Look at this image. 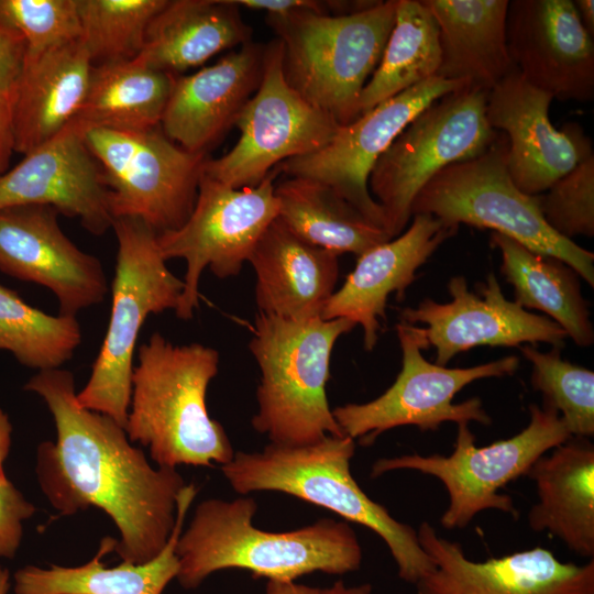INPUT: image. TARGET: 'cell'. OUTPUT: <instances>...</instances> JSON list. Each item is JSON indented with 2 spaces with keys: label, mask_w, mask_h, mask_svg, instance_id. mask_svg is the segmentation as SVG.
<instances>
[{
  "label": "cell",
  "mask_w": 594,
  "mask_h": 594,
  "mask_svg": "<svg viewBox=\"0 0 594 594\" xmlns=\"http://www.w3.org/2000/svg\"><path fill=\"white\" fill-rule=\"evenodd\" d=\"M24 389L43 398L55 424L56 441L38 446L35 468L50 504L62 516L103 510L119 531L114 551L122 561L154 559L169 539L186 485L176 468H153L123 427L81 407L72 372L40 371Z\"/></svg>",
  "instance_id": "6da1fadb"
},
{
  "label": "cell",
  "mask_w": 594,
  "mask_h": 594,
  "mask_svg": "<svg viewBox=\"0 0 594 594\" xmlns=\"http://www.w3.org/2000/svg\"><path fill=\"white\" fill-rule=\"evenodd\" d=\"M253 497L205 499L179 536L176 579L196 588L213 572L244 569L268 581L294 582L314 572L345 574L360 569L362 548L346 521L326 518L299 529L272 532L256 528Z\"/></svg>",
  "instance_id": "7a4b0ae2"
},
{
  "label": "cell",
  "mask_w": 594,
  "mask_h": 594,
  "mask_svg": "<svg viewBox=\"0 0 594 594\" xmlns=\"http://www.w3.org/2000/svg\"><path fill=\"white\" fill-rule=\"evenodd\" d=\"M135 358L124 428L129 440L148 448L157 466L229 463L232 444L206 406L218 351L200 343L176 345L154 332Z\"/></svg>",
  "instance_id": "3957f363"
},
{
  "label": "cell",
  "mask_w": 594,
  "mask_h": 594,
  "mask_svg": "<svg viewBox=\"0 0 594 594\" xmlns=\"http://www.w3.org/2000/svg\"><path fill=\"white\" fill-rule=\"evenodd\" d=\"M354 452V439L328 435L304 446L270 443L261 452H237L221 470L240 494L285 493L371 529L387 546L398 576L415 584L435 569V562L421 548L417 531L359 486L350 469Z\"/></svg>",
  "instance_id": "277c9868"
},
{
  "label": "cell",
  "mask_w": 594,
  "mask_h": 594,
  "mask_svg": "<svg viewBox=\"0 0 594 594\" xmlns=\"http://www.w3.org/2000/svg\"><path fill=\"white\" fill-rule=\"evenodd\" d=\"M354 327L345 318L296 321L256 315L249 343L261 372L254 430L279 446L345 436L329 407L326 385L333 346Z\"/></svg>",
  "instance_id": "5b68a950"
},
{
  "label": "cell",
  "mask_w": 594,
  "mask_h": 594,
  "mask_svg": "<svg viewBox=\"0 0 594 594\" xmlns=\"http://www.w3.org/2000/svg\"><path fill=\"white\" fill-rule=\"evenodd\" d=\"M397 0L343 15L299 10L266 15L283 47L287 84L340 127L360 117V97L394 26Z\"/></svg>",
  "instance_id": "8992f818"
},
{
  "label": "cell",
  "mask_w": 594,
  "mask_h": 594,
  "mask_svg": "<svg viewBox=\"0 0 594 594\" xmlns=\"http://www.w3.org/2000/svg\"><path fill=\"white\" fill-rule=\"evenodd\" d=\"M118 252L107 331L78 404L125 428L140 330L150 315L176 309L184 280L166 266L157 233L136 218L112 223Z\"/></svg>",
  "instance_id": "52a82bcc"
},
{
  "label": "cell",
  "mask_w": 594,
  "mask_h": 594,
  "mask_svg": "<svg viewBox=\"0 0 594 594\" xmlns=\"http://www.w3.org/2000/svg\"><path fill=\"white\" fill-rule=\"evenodd\" d=\"M504 134L476 157L454 163L433 176L418 193L411 216L430 215L446 226L465 223L493 229L531 251L559 258L594 286V254L556 233L544 221L537 195L513 182Z\"/></svg>",
  "instance_id": "ba28073f"
},
{
  "label": "cell",
  "mask_w": 594,
  "mask_h": 594,
  "mask_svg": "<svg viewBox=\"0 0 594 594\" xmlns=\"http://www.w3.org/2000/svg\"><path fill=\"white\" fill-rule=\"evenodd\" d=\"M529 414V424L520 432L484 447L476 446L469 424H459L451 454L382 458L372 465L371 476L413 470L438 479L449 497L440 518L444 529L465 528L479 513L488 509L517 518L512 497L499 490L526 475L541 455L572 437L552 407L531 404Z\"/></svg>",
  "instance_id": "9c48e42d"
},
{
  "label": "cell",
  "mask_w": 594,
  "mask_h": 594,
  "mask_svg": "<svg viewBox=\"0 0 594 594\" xmlns=\"http://www.w3.org/2000/svg\"><path fill=\"white\" fill-rule=\"evenodd\" d=\"M490 90L471 84L417 114L378 157L369 190L381 206L391 239L403 233L421 188L443 168L479 156L499 132L486 119Z\"/></svg>",
  "instance_id": "30bf717a"
},
{
  "label": "cell",
  "mask_w": 594,
  "mask_h": 594,
  "mask_svg": "<svg viewBox=\"0 0 594 594\" xmlns=\"http://www.w3.org/2000/svg\"><path fill=\"white\" fill-rule=\"evenodd\" d=\"M82 136L100 167L113 221L136 218L157 234L184 224L196 202L207 154L183 148L161 127H88Z\"/></svg>",
  "instance_id": "8fae6325"
},
{
  "label": "cell",
  "mask_w": 594,
  "mask_h": 594,
  "mask_svg": "<svg viewBox=\"0 0 594 594\" xmlns=\"http://www.w3.org/2000/svg\"><path fill=\"white\" fill-rule=\"evenodd\" d=\"M396 332L403 355L400 372L377 398L332 410L343 435L370 446L381 433L400 426L436 431L448 421L492 424L479 397L459 404L453 398L474 381L513 375L519 366L518 358L509 355L471 367L450 369L425 359L421 351L429 344L422 328L400 321Z\"/></svg>",
  "instance_id": "7c38bea8"
},
{
  "label": "cell",
  "mask_w": 594,
  "mask_h": 594,
  "mask_svg": "<svg viewBox=\"0 0 594 594\" xmlns=\"http://www.w3.org/2000/svg\"><path fill=\"white\" fill-rule=\"evenodd\" d=\"M274 168L255 187L233 188L202 173L195 206L176 230L157 234L165 261L184 258V290L175 314L188 320L199 305L204 270L221 279L240 273L266 228L277 218Z\"/></svg>",
  "instance_id": "4fadbf2b"
},
{
  "label": "cell",
  "mask_w": 594,
  "mask_h": 594,
  "mask_svg": "<svg viewBox=\"0 0 594 594\" xmlns=\"http://www.w3.org/2000/svg\"><path fill=\"white\" fill-rule=\"evenodd\" d=\"M234 125L240 131L235 145L218 158H207L202 169L233 188L257 186L285 161L324 146L340 128L287 84L278 38L265 45L261 82Z\"/></svg>",
  "instance_id": "5bb4252c"
},
{
  "label": "cell",
  "mask_w": 594,
  "mask_h": 594,
  "mask_svg": "<svg viewBox=\"0 0 594 594\" xmlns=\"http://www.w3.org/2000/svg\"><path fill=\"white\" fill-rule=\"evenodd\" d=\"M466 85V81L431 77L340 127L318 151L287 160L276 168L287 176L306 177L330 186L385 230L383 210L369 190L372 168L417 114Z\"/></svg>",
  "instance_id": "9a60e30c"
},
{
  "label": "cell",
  "mask_w": 594,
  "mask_h": 594,
  "mask_svg": "<svg viewBox=\"0 0 594 594\" xmlns=\"http://www.w3.org/2000/svg\"><path fill=\"white\" fill-rule=\"evenodd\" d=\"M451 301L426 298L416 308L402 310V322L424 323L429 346L436 349L435 363L446 366L457 354L479 345L520 346L544 342L561 349L565 331L547 316L536 315L508 300L495 274L481 285L480 294L469 290L463 276L448 283Z\"/></svg>",
  "instance_id": "2e32d148"
},
{
  "label": "cell",
  "mask_w": 594,
  "mask_h": 594,
  "mask_svg": "<svg viewBox=\"0 0 594 594\" xmlns=\"http://www.w3.org/2000/svg\"><path fill=\"white\" fill-rule=\"evenodd\" d=\"M58 215L36 205L0 209V271L48 288L59 315L76 317L105 299L108 282L100 260L63 232Z\"/></svg>",
  "instance_id": "e0dca14e"
},
{
  "label": "cell",
  "mask_w": 594,
  "mask_h": 594,
  "mask_svg": "<svg viewBox=\"0 0 594 594\" xmlns=\"http://www.w3.org/2000/svg\"><path fill=\"white\" fill-rule=\"evenodd\" d=\"M553 97L529 84L516 69L493 87L486 119L507 139L509 175L522 193L536 196L593 154L591 139L575 122L554 128L549 118Z\"/></svg>",
  "instance_id": "ac0fdd59"
},
{
  "label": "cell",
  "mask_w": 594,
  "mask_h": 594,
  "mask_svg": "<svg viewBox=\"0 0 594 594\" xmlns=\"http://www.w3.org/2000/svg\"><path fill=\"white\" fill-rule=\"evenodd\" d=\"M418 540L435 569L416 583L417 594H594V561L562 562L536 547L491 558L469 559L459 542L438 535L427 521Z\"/></svg>",
  "instance_id": "d6986e66"
},
{
  "label": "cell",
  "mask_w": 594,
  "mask_h": 594,
  "mask_svg": "<svg viewBox=\"0 0 594 594\" xmlns=\"http://www.w3.org/2000/svg\"><path fill=\"white\" fill-rule=\"evenodd\" d=\"M509 57L521 76L560 100L594 97V42L571 0H512Z\"/></svg>",
  "instance_id": "ffe728a7"
},
{
  "label": "cell",
  "mask_w": 594,
  "mask_h": 594,
  "mask_svg": "<svg viewBox=\"0 0 594 594\" xmlns=\"http://www.w3.org/2000/svg\"><path fill=\"white\" fill-rule=\"evenodd\" d=\"M29 205L52 207L77 218L95 235L112 228L100 167L76 121L0 175V209Z\"/></svg>",
  "instance_id": "44dd1931"
},
{
  "label": "cell",
  "mask_w": 594,
  "mask_h": 594,
  "mask_svg": "<svg viewBox=\"0 0 594 594\" xmlns=\"http://www.w3.org/2000/svg\"><path fill=\"white\" fill-rule=\"evenodd\" d=\"M264 50L250 41L191 75H176L160 124L164 134L189 152L206 154L258 88Z\"/></svg>",
  "instance_id": "7402d4cb"
},
{
  "label": "cell",
  "mask_w": 594,
  "mask_h": 594,
  "mask_svg": "<svg viewBox=\"0 0 594 594\" xmlns=\"http://www.w3.org/2000/svg\"><path fill=\"white\" fill-rule=\"evenodd\" d=\"M458 228L448 227L430 215H414L409 228L398 237L358 256L353 271L329 298L321 319L345 318L363 329V343L372 351L386 319L388 297H403L438 246Z\"/></svg>",
  "instance_id": "603a6c76"
},
{
  "label": "cell",
  "mask_w": 594,
  "mask_h": 594,
  "mask_svg": "<svg viewBox=\"0 0 594 594\" xmlns=\"http://www.w3.org/2000/svg\"><path fill=\"white\" fill-rule=\"evenodd\" d=\"M338 257L304 241L276 218L248 261L256 275L258 312L296 321L321 318L334 293Z\"/></svg>",
  "instance_id": "cb8c5ba5"
},
{
  "label": "cell",
  "mask_w": 594,
  "mask_h": 594,
  "mask_svg": "<svg viewBox=\"0 0 594 594\" xmlns=\"http://www.w3.org/2000/svg\"><path fill=\"white\" fill-rule=\"evenodd\" d=\"M91 68L80 40L25 54L12 100L14 152L28 154L76 120Z\"/></svg>",
  "instance_id": "d4e9b609"
},
{
  "label": "cell",
  "mask_w": 594,
  "mask_h": 594,
  "mask_svg": "<svg viewBox=\"0 0 594 594\" xmlns=\"http://www.w3.org/2000/svg\"><path fill=\"white\" fill-rule=\"evenodd\" d=\"M541 455L526 476L534 481L537 503L527 521L548 531L575 554L594 557V446L571 437Z\"/></svg>",
  "instance_id": "484cf974"
},
{
  "label": "cell",
  "mask_w": 594,
  "mask_h": 594,
  "mask_svg": "<svg viewBox=\"0 0 594 594\" xmlns=\"http://www.w3.org/2000/svg\"><path fill=\"white\" fill-rule=\"evenodd\" d=\"M197 495L195 484L178 494L176 520L164 549L154 559L135 564L122 561L106 568L102 558L114 551L117 539H101L95 557L78 566L51 564L48 569L26 565L14 574L15 594H162L177 576L179 562L175 549L186 514Z\"/></svg>",
  "instance_id": "4316f807"
},
{
  "label": "cell",
  "mask_w": 594,
  "mask_h": 594,
  "mask_svg": "<svg viewBox=\"0 0 594 594\" xmlns=\"http://www.w3.org/2000/svg\"><path fill=\"white\" fill-rule=\"evenodd\" d=\"M439 28L437 76L491 90L516 70L507 50L509 0H421Z\"/></svg>",
  "instance_id": "83f0119b"
},
{
  "label": "cell",
  "mask_w": 594,
  "mask_h": 594,
  "mask_svg": "<svg viewBox=\"0 0 594 594\" xmlns=\"http://www.w3.org/2000/svg\"><path fill=\"white\" fill-rule=\"evenodd\" d=\"M252 29L231 0H167L150 22L140 63L177 75L250 41Z\"/></svg>",
  "instance_id": "f1b7e54d"
},
{
  "label": "cell",
  "mask_w": 594,
  "mask_h": 594,
  "mask_svg": "<svg viewBox=\"0 0 594 594\" xmlns=\"http://www.w3.org/2000/svg\"><path fill=\"white\" fill-rule=\"evenodd\" d=\"M491 243L501 253V273L514 287L516 304L546 314L580 346L594 342L580 275L572 267L497 232L492 233Z\"/></svg>",
  "instance_id": "f546056e"
},
{
  "label": "cell",
  "mask_w": 594,
  "mask_h": 594,
  "mask_svg": "<svg viewBox=\"0 0 594 594\" xmlns=\"http://www.w3.org/2000/svg\"><path fill=\"white\" fill-rule=\"evenodd\" d=\"M277 218L309 244L340 255L356 256L392 240L381 226L330 186L287 176L275 185Z\"/></svg>",
  "instance_id": "4dcf8cb0"
},
{
  "label": "cell",
  "mask_w": 594,
  "mask_h": 594,
  "mask_svg": "<svg viewBox=\"0 0 594 594\" xmlns=\"http://www.w3.org/2000/svg\"><path fill=\"white\" fill-rule=\"evenodd\" d=\"M176 75L138 59L92 65L85 101L76 122L141 131L161 124Z\"/></svg>",
  "instance_id": "1f68e13d"
},
{
  "label": "cell",
  "mask_w": 594,
  "mask_h": 594,
  "mask_svg": "<svg viewBox=\"0 0 594 594\" xmlns=\"http://www.w3.org/2000/svg\"><path fill=\"white\" fill-rule=\"evenodd\" d=\"M440 62L439 28L431 12L421 0H397L381 61L361 92L360 116L437 76Z\"/></svg>",
  "instance_id": "d6a6232c"
},
{
  "label": "cell",
  "mask_w": 594,
  "mask_h": 594,
  "mask_svg": "<svg viewBox=\"0 0 594 594\" xmlns=\"http://www.w3.org/2000/svg\"><path fill=\"white\" fill-rule=\"evenodd\" d=\"M80 342L75 316L48 315L0 284V350L40 372L61 369Z\"/></svg>",
  "instance_id": "836d02e7"
},
{
  "label": "cell",
  "mask_w": 594,
  "mask_h": 594,
  "mask_svg": "<svg viewBox=\"0 0 594 594\" xmlns=\"http://www.w3.org/2000/svg\"><path fill=\"white\" fill-rule=\"evenodd\" d=\"M167 0H77L80 41L92 65L136 58Z\"/></svg>",
  "instance_id": "e575fe53"
},
{
  "label": "cell",
  "mask_w": 594,
  "mask_h": 594,
  "mask_svg": "<svg viewBox=\"0 0 594 594\" xmlns=\"http://www.w3.org/2000/svg\"><path fill=\"white\" fill-rule=\"evenodd\" d=\"M532 365L531 384L543 404L556 409L572 437L594 435V373L561 359L560 349L540 352L532 345L519 346Z\"/></svg>",
  "instance_id": "d590c367"
},
{
  "label": "cell",
  "mask_w": 594,
  "mask_h": 594,
  "mask_svg": "<svg viewBox=\"0 0 594 594\" xmlns=\"http://www.w3.org/2000/svg\"><path fill=\"white\" fill-rule=\"evenodd\" d=\"M0 22L23 37L25 54L80 40L77 0H0Z\"/></svg>",
  "instance_id": "8d00e7d4"
},
{
  "label": "cell",
  "mask_w": 594,
  "mask_h": 594,
  "mask_svg": "<svg viewBox=\"0 0 594 594\" xmlns=\"http://www.w3.org/2000/svg\"><path fill=\"white\" fill-rule=\"evenodd\" d=\"M546 223L559 235L571 240L594 235V156L537 195Z\"/></svg>",
  "instance_id": "74e56055"
},
{
  "label": "cell",
  "mask_w": 594,
  "mask_h": 594,
  "mask_svg": "<svg viewBox=\"0 0 594 594\" xmlns=\"http://www.w3.org/2000/svg\"><path fill=\"white\" fill-rule=\"evenodd\" d=\"M35 512V506L7 477H0V557L15 556L23 537V522Z\"/></svg>",
  "instance_id": "f35d334b"
},
{
  "label": "cell",
  "mask_w": 594,
  "mask_h": 594,
  "mask_svg": "<svg viewBox=\"0 0 594 594\" xmlns=\"http://www.w3.org/2000/svg\"><path fill=\"white\" fill-rule=\"evenodd\" d=\"M26 45L14 30L0 22V95L12 103L20 78Z\"/></svg>",
  "instance_id": "ab89813d"
},
{
  "label": "cell",
  "mask_w": 594,
  "mask_h": 594,
  "mask_svg": "<svg viewBox=\"0 0 594 594\" xmlns=\"http://www.w3.org/2000/svg\"><path fill=\"white\" fill-rule=\"evenodd\" d=\"M14 152L12 103L0 95V175L8 170Z\"/></svg>",
  "instance_id": "60d3db41"
},
{
  "label": "cell",
  "mask_w": 594,
  "mask_h": 594,
  "mask_svg": "<svg viewBox=\"0 0 594 594\" xmlns=\"http://www.w3.org/2000/svg\"><path fill=\"white\" fill-rule=\"evenodd\" d=\"M319 590L295 582L268 581L266 584V594H319Z\"/></svg>",
  "instance_id": "b9f144b4"
},
{
  "label": "cell",
  "mask_w": 594,
  "mask_h": 594,
  "mask_svg": "<svg viewBox=\"0 0 594 594\" xmlns=\"http://www.w3.org/2000/svg\"><path fill=\"white\" fill-rule=\"evenodd\" d=\"M11 433L12 426L9 417L2 409H0V477H7L3 470V463L11 447Z\"/></svg>",
  "instance_id": "7bdbcfd3"
},
{
  "label": "cell",
  "mask_w": 594,
  "mask_h": 594,
  "mask_svg": "<svg viewBox=\"0 0 594 594\" xmlns=\"http://www.w3.org/2000/svg\"><path fill=\"white\" fill-rule=\"evenodd\" d=\"M576 12L582 24L587 33L594 35V1L593 0H575L573 1Z\"/></svg>",
  "instance_id": "ee69618b"
},
{
  "label": "cell",
  "mask_w": 594,
  "mask_h": 594,
  "mask_svg": "<svg viewBox=\"0 0 594 594\" xmlns=\"http://www.w3.org/2000/svg\"><path fill=\"white\" fill-rule=\"evenodd\" d=\"M372 585L363 583L356 586H346L342 581L336 582L330 587L320 588L319 594H371Z\"/></svg>",
  "instance_id": "f6af8a7d"
},
{
  "label": "cell",
  "mask_w": 594,
  "mask_h": 594,
  "mask_svg": "<svg viewBox=\"0 0 594 594\" xmlns=\"http://www.w3.org/2000/svg\"><path fill=\"white\" fill-rule=\"evenodd\" d=\"M9 571L0 566V594H8L10 582Z\"/></svg>",
  "instance_id": "bcb514c9"
}]
</instances>
